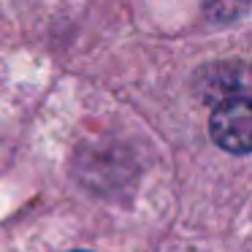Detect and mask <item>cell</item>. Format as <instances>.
<instances>
[{
    "mask_svg": "<svg viewBox=\"0 0 252 252\" xmlns=\"http://www.w3.org/2000/svg\"><path fill=\"white\" fill-rule=\"evenodd\" d=\"M252 0H203V11L212 22H233L250 11Z\"/></svg>",
    "mask_w": 252,
    "mask_h": 252,
    "instance_id": "obj_3",
    "label": "cell"
},
{
    "mask_svg": "<svg viewBox=\"0 0 252 252\" xmlns=\"http://www.w3.org/2000/svg\"><path fill=\"white\" fill-rule=\"evenodd\" d=\"M198 93L212 103L247 98L252 93V68L244 63H217L198 76Z\"/></svg>",
    "mask_w": 252,
    "mask_h": 252,
    "instance_id": "obj_2",
    "label": "cell"
},
{
    "mask_svg": "<svg viewBox=\"0 0 252 252\" xmlns=\"http://www.w3.org/2000/svg\"><path fill=\"white\" fill-rule=\"evenodd\" d=\"M209 130L214 144L225 152H252V98H233L217 103L209 120Z\"/></svg>",
    "mask_w": 252,
    "mask_h": 252,
    "instance_id": "obj_1",
    "label": "cell"
}]
</instances>
